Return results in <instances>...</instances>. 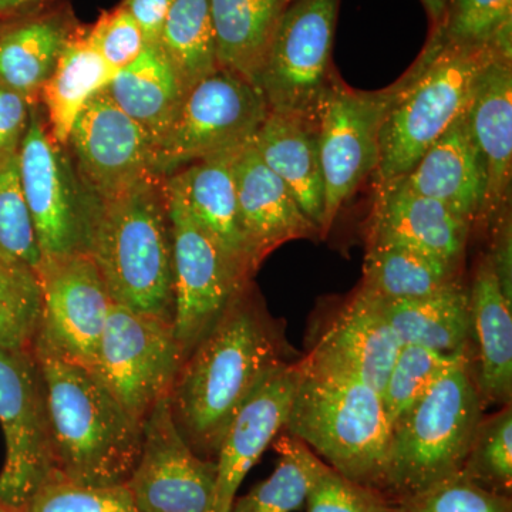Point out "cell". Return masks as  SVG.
<instances>
[{"instance_id": "30bf717a", "label": "cell", "mask_w": 512, "mask_h": 512, "mask_svg": "<svg viewBox=\"0 0 512 512\" xmlns=\"http://www.w3.org/2000/svg\"><path fill=\"white\" fill-rule=\"evenodd\" d=\"M340 0H291L256 87L272 113L316 124L320 100L338 74L332 53Z\"/></svg>"}, {"instance_id": "8d00e7d4", "label": "cell", "mask_w": 512, "mask_h": 512, "mask_svg": "<svg viewBox=\"0 0 512 512\" xmlns=\"http://www.w3.org/2000/svg\"><path fill=\"white\" fill-rule=\"evenodd\" d=\"M471 352L444 355L416 345H403L382 393L390 426L419 402L431 386L461 357Z\"/></svg>"}, {"instance_id": "c3c4849f", "label": "cell", "mask_w": 512, "mask_h": 512, "mask_svg": "<svg viewBox=\"0 0 512 512\" xmlns=\"http://www.w3.org/2000/svg\"><path fill=\"white\" fill-rule=\"evenodd\" d=\"M375 512H397L396 507L392 503H384L380 505Z\"/></svg>"}, {"instance_id": "ffe728a7", "label": "cell", "mask_w": 512, "mask_h": 512, "mask_svg": "<svg viewBox=\"0 0 512 512\" xmlns=\"http://www.w3.org/2000/svg\"><path fill=\"white\" fill-rule=\"evenodd\" d=\"M467 109L431 144L410 173L390 184L440 201L474 228L484 225L487 178Z\"/></svg>"}, {"instance_id": "e575fe53", "label": "cell", "mask_w": 512, "mask_h": 512, "mask_svg": "<svg viewBox=\"0 0 512 512\" xmlns=\"http://www.w3.org/2000/svg\"><path fill=\"white\" fill-rule=\"evenodd\" d=\"M42 311V286L36 272L0 258V350L33 349Z\"/></svg>"}, {"instance_id": "7dc6e473", "label": "cell", "mask_w": 512, "mask_h": 512, "mask_svg": "<svg viewBox=\"0 0 512 512\" xmlns=\"http://www.w3.org/2000/svg\"><path fill=\"white\" fill-rule=\"evenodd\" d=\"M430 20V30L439 25L447 0H420Z\"/></svg>"}, {"instance_id": "2e32d148", "label": "cell", "mask_w": 512, "mask_h": 512, "mask_svg": "<svg viewBox=\"0 0 512 512\" xmlns=\"http://www.w3.org/2000/svg\"><path fill=\"white\" fill-rule=\"evenodd\" d=\"M67 150L84 190L104 200L153 174L154 146L107 90L93 97L74 121Z\"/></svg>"}, {"instance_id": "7a4b0ae2", "label": "cell", "mask_w": 512, "mask_h": 512, "mask_svg": "<svg viewBox=\"0 0 512 512\" xmlns=\"http://www.w3.org/2000/svg\"><path fill=\"white\" fill-rule=\"evenodd\" d=\"M33 355L45 382L56 476L92 487L126 484L140 458L143 423L92 370L37 338Z\"/></svg>"}, {"instance_id": "5b68a950", "label": "cell", "mask_w": 512, "mask_h": 512, "mask_svg": "<svg viewBox=\"0 0 512 512\" xmlns=\"http://www.w3.org/2000/svg\"><path fill=\"white\" fill-rule=\"evenodd\" d=\"M473 356L461 357L394 421L382 483L389 503L460 474L484 416Z\"/></svg>"}, {"instance_id": "ac0fdd59", "label": "cell", "mask_w": 512, "mask_h": 512, "mask_svg": "<svg viewBox=\"0 0 512 512\" xmlns=\"http://www.w3.org/2000/svg\"><path fill=\"white\" fill-rule=\"evenodd\" d=\"M402 346L376 303L356 291L323 323L305 356L349 373L382 394Z\"/></svg>"}, {"instance_id": "e0dca14e", "label": "cell", "mask_w": 512, "mask_h": 512, "mask_svg": "<svg viewBox=\"0 0 512 512\" xmlns=\"http://www.w3.org/2000/svg\"><path fill=\"white\" fill-rule=\"evenodd\" d=\"M299 376V360L272 373L241 407L217 456V483L208 512H229L249 470L284 431Z\"/></svg>"}, {"instance_id": "ba28073f", "label": "cell", "mask_w": 512, "mask_h": 512, "mask_svg": "<svg viewBox=\"0 0 512 512\" xmlns=\"http://www.w3.org/2000/svg\"><path fill=\"white\" fill-rule=\"evenodd\" d=\"M268 114L258 87L218 69L185 94L170 130L154 147L153 174L165 178L187 165L245 146Z\"/></svg>"}, {"instance_id": "74e56055", "label": "cell", "mask_w": 512, "mask_h": 512, "mask_svg": "<svg viewBox=\"0 0 512 512\" xmlns=\"http://www.w3.org/2000/svg\"><path fill=\"white\" fill-rule=\"evenodd\" d=\"M0 258L39 274L43 258L20 181L19 156L0 164Z\"/></svg>"}, {"instance_id": "f35d334b", "label": "cell", "mask_w": 512, "mask_h": 512, "mask_svg": "<svg viewBox=\"0 0 512 512\" xmlns=\"http://www.w3.org/2000/svg\"><path fill=\"white\" fill-rule=\"evenodd\" d=\"M25 512H138L126 485L92 487L53 474Z\"/></svg>"}, {"instance_id": "603a6c76", "label": "cell", "mask_w": 512, "mask_h": 512, "mask_svg": "<svg viewBox=\"0 0 512 512\" xmlns=\"http://www.w3.org/2000/svg\"><path fill=\"white\" fill-rule=\"evenodd\" d=\"M474 143L487 178L485 227L511 207L512 59L497 57L481 74L467 109Z\"/></svg>"}, {"instance_id": "83f0119b", "label": "cell", "mask_w": 512, "mask_h": 512, "mask_svg": "<svg viewBox=\"0 0 512 512\" xmlns=\"http://www.w3.org/2000/svg\"><path fill=\"white\" fill-rule=\"evenodd\" d=\"M372 301L402 345L421 346L444 355L471 352L470 295L463 281L423 298Z\"/></svg>"}, {"instance_id": "9a60e30c", "label": "cell", "mask_w": 512, "mask_h": 512, "mask_svg": "<svg viewBox=\"0 0 512 512\" xmlns=\"http://www.w3.org/2000/svg\"><path fill=\"white\" fill-rule=\"evenodd\" d=\"M43 311L37 339L92 370L113 299L89 254L43 262Z\"/></svg>"}, {"instance_id": "44dd1931", "label": "cell", "mask_w": 512, "mask_h": 512, "mask_svg": "<svg viewBox=\"0 0 512 512\" xmlns=\"http://www.w3.org/2000/svg\"><path fill=\"white\" fill-rule=\"evenodd\" d=\"M471 229L470 222L440 201L396 184L375 190L369 245H403L461 266Z\"/></svg>"}, {"instance_id": "f6af8a7d", "label": "cell", "mask_w": 512, "mask_h": 512, "mask_svg": "<svg viewBox=\"0 0 512 512\" xmlns=\"http://www.w3.org/2000/svg\"><path fill=\"white\" fill-rule=\"evenodd\" d=\"M174 0H123L121 5L136 19L147 45H160L161 32Z\"/></svg>"}, {"instance_id": "60d3db41", "label": "cell", "mask_w": 512, "mask_h": 512, "mask_svg": "<svg viewBox=\"0 0 512 512\" xmlns=\"http://www.w3.org/2000/svg\"><path fill=\"white\" fill-rule=\"evenodd\" d=\"M90 42L114 72L133 63L147 46L143 30L123 5L101 13L87 28Z\"/></svg>"}, {"instance_id": "4fadbf2b", "label": "cell", "mask_w": 512, "mask_h": 512, "mask_svg": "<svg viewBox=\"0 0 512 512\" xmlns=\"http://www.w3.org/2000/svg\"><path fill=\"white\" fill-rule=\"evenodd\" d=\"M164 188L173 235V329L185 360L252 279L235 268L165 181Z\"/></svg>"}, {"instance_id": "d590c367", "label": "cell", "mask_w": 512, "mask_h": 512, "mask_svg": "<svg viewBox=\"0 0 512 512\" xmlns=\"http://www.w3.org/2000/svg\"><path fill=\"white\" fill-rule=\"evenodd\" d=\"M460 476L488 493L512 495L511 404L478 423Z\"/></svg>"}, {"instance_id": "6da1fadb", "label": "cell", "mask_w": 512, "mask_h": 512, "mask_svg": "<svg viewBox=\"0 0 512 512\" xmlns=\"http://www.w3.org/2000/svg\"><path fill=\"white\" fill-rule=\"evenodd\" d=\"M293 357L284 328L249 282L184 360L168 394L175 426L192 450L217 461L241 407Z\"/></svg>"}, {"instance_id": "d6986e66", "label": "cell", "mask_w": 512, "mask_h": 512, "mask_svg": "<svg viewBox=\"0 0 512 512\" xmlns=\"http://www.w3.org/2000/svg\"><path fill=\"white\" fill-rule=\"evenodd\" d=\"M242 228L256 269L286 242L322 239L278 175L256 153L252 140L232 160Z\"/></svg>"}, {"instance_id": "7402d4cb", "label": "cell", "mask_w": 512, "mask_h": 512, "mask_svg": "<svg viewBox=\"0 0 512 512\" xmlns=\"http://www.w3.org/2000/svg\"><path fill=\"white\" fill-rule=\"evenodd\" d=\"M237 150L197 161L164 178L165 184L180 195L192 217L214 239L229 261L245 278L258 269L249 252L239 215L232 160Z\"/></svg>"}, {"instance_id": "4316f807", "label": "cell", "mask_w": 512, "mask_h": 512, "mask_svg": "<svg viewBox=\"0 0 512 512\" xmlns=\"http://www.w3.org/2000/svg\"><path fill=\"white\" fill-rule=\"evenodd\" d=\"M106 90L146 131L154 147L170 130L187 94L180 74L160 45L144 47L133 63L114 74Z\"/></svg>"}, {"instance_id": "8992f818", "label": "cell", "mask_w": 512, "mask_h": 512, "mask_svg": "<svg viewBox=\"0 0 512 512\" xmlns=\"http://www.w3.org/2000/svg\"><path fill=\"white\" fill-rule=\"evenodd\" d=\"M504 56L491 47H447L439 52L424 47L404 74L382 133L375 188L400 180L467 109L481 74ZM512 59V57H508Z\"/></svg>"}, {"instance_id": "b9f144b4", "label": "cell", "mask_w": 512, "mask_h": 512, "mask_svg": "<svg viewBox=\"0 0 512 512\" xmlns=\"http://www.w3.org/2000/svg\"><path fill=\"white\" fill-rule=\"evenodd\" d=\"M389 503L382 494L349 480L325 463L315 477L308 495L306 512H375Z\"/></svg>"}, {"instance_id": "f1b7e54d", "label": "cell", "mask_w": 512, "mask_h": 512, "mask_svg": "<svg viewBox=\"0 0 512 512\" xmlns=\"http://www.w3.org/2000/svg\"><path fill=\"white\" fill-rule=\"evenodd\" d=\"M291 0H210L218 69L258 83Z\"/></svg>"}, {"instance_id": "52a82bcc", "label": "cell", "mask_w": 512, "mask_h": 512, "mask_svg": "<svg viewBox=\"0 0 512 512\" xmlns=\"http://www.w3.org/2000/svg\"><path fill=\"white\" fill-rule=\"evenodd\" d=\"M403 84L404 76L386 89L365 92L336 74L323 94L316 116L325 184L322 239L346 202L376 173L383 123Z\"/></svg>"}, {"instance_id": "ab89813d", "label": "cell", "mask_w": 512, "mask_h": 512, "mask_svg": "<svg viewBox=\"0 0 512 512\" xmlns=\"http://www.w3.org/2000/svg\"><path fill=\"white\" fill-rule=\"evenodd\" d=\"M393 504L397 512H512V498L488 493L460 474Z\"/></svg>"}, {"instance_id": "681fc988", "label": "cell", "mask_w": 512, "mask_h": 512, "mask_svg": "<svg viewBox=\"0 0 512 512\" xmlns=\"http://www.w3.org/2000/svg\"><path fill=\"white\" fill-rule=\"evenodd\" d=\"M0 512H15V511L9 510L8 507H5V505L0 504Z\"/></svg>"}, {"instance_id": "d4e9b609", "label": "cell", "mask_w": 512, "mask_h": 512, "mask_svg": "<svg viewBox=\"0 0 512 512\" xmlns=\"http://www.w3.org/2000/svg\"><path fill=\"white\" fill-rule=\"evenodd\" d=\"M79 25L67 2L5 23L0 29V80L30 104L39 103L67 40Z\"/></svg>"}, {"instance_id": "5bb4252c", "label": "cell", "mask_w": 512, "mask_h": 512, "mask_svg": "<svg viewBox=\"0 0 512 512\" xmlns=\"http://www.w3.org/2000/svg\"><path fill=\"white\" fill-rule=\"evenodd\" d=\"M215 483L217 461L192 450L164 397L143 421L140 458L124 484L138 512H208Z\"/></svg>"}, {"instance_id": "f546056e", "label": "cell", "mask_w": 512, "mask_h": 512, "mask_svg": "<svg viewBox=\"0 0 512 512\" xmlns=\"http://www.w3.org/2000/svg\"><path fill=\"white\" fill-rule=\"evenodd\" d=\"M87 28L79 25L74 30L40 94L47 128L63 147L84 107L109 87L116 74L90 42Z\"/></svg>"}, {"instance_id": "7bdbcfd3", "label": "cell", "mask_w": 512, "mask_h": 512, "mask_svg": "<svg viewBox=\"0 0 512 512\" xmlns=\"http://www.w3.org/2000/svg\"><path fill=\"white\" fill-rule=\"evenodd\" d=\"M33 106L0 80V164L19 156Z\"/></svg>"}, {"instance_id": "1f68e13d", "label": "cell", "mask_w": 512, "mask_h": 512, "mask_svg": "<svg viewBox=\"0 0 512 512\" xmlns=\"http://www.w3.org/2000/svg\"><path fill=\"white\" fill-rule=\"evenodd\" d=\"M160 46L187 92L217 72L210 0H174L164 22Z\"/></svg>"}, {"instance_id": "d6a6232c", "label": "cell", "mask_w": 512, "mask_h": 512, "mask_svg": "<svg viewBox=\"0 0 512 512\" xmlns=\"http://www.w3.org/2000/svg\"><path fill=\"white\" fill-rule=\"evenodd\" d=\"M274 443L279 454L274 473L244 497L235 498L229 512H293L305 507L309 487L325 461L291 434Z\"/></svg>"}, {"instance_id": "f907efd6", "label": "cell", "mask_w": 512, "mask_h": 512, "mask_svg": "<svg viewBox=\"0 0 512 512\" xmlns=\"http://www.w3.org/2000/svg\"><path fill=\"white\" fill-rule=\"evenodd\" d=\"M8 23V22H5ZM5 23H0V29H2V26L5 25Z\"/></svg>"}, {"instance_id": "7c38bea8", "label": "cell", "mask_w": 512, "mask_h": 512, "mask_svg": "<svg viewBox=\"0 0 512 512\" xmlns=\"http://www.w3.org/2000/svg\"><path fill=\"white\" fill-rule=\"evenodd\" d=\"M183 363L171 323L113 302L92 372L127 413L143 423Z\"/></svg>"}, {"instance_id": "cb8c5ba5", "label": "cell", "mask_w": 512, "mask_h": 512, "mask_svg": "<svg viewBox=\"0 0 512 512\" xmlns=\"http://www.w3.org/2000/svg\"><path fill=\"white\" fill-rule=\"evenodd\" d=\"M470 295L474 370L484 409L512 400V302L507 301L485 254L474 272Z\"/></svg>"}, {"instance_id": "ee69618b", "label": "cell", "mask_w": 512, "mask_h": 512, "mask_svg": "<svg viewBox=\"0 0 512 512\" xmlns=\"http://www.w3.org/2000/svg\"><path fill=\"white\" fill-rule=\"evenodd\" d=\"M493 245L488 252L491 264L500 282L507 301L512 302V224L511 207L505 208L497 215L493 224Z\"/></svg>"}, {"instance_id": "8fae6325", "label": "cell", "mask_w": 512, "mask_h": 512, "mask_svg": "<svg viewBox=\"0 0 512 512\" xmlns=\"http://www.w3.org/2000/svg\"><path fill=\"white\" fill-rule=\"evenodd\" d=\"M0 426L6 443L0 504L25 512L55 474L45 382L33 349L0 350Z\"/></svg>"}, {"instance_id": "484cf974", "label": "cell", "mask_w": 512, "mask_h": 512, "mask_svg": "<svg viewBox=\"0 0 512 512\" xmlns=\"http://www.w3.org/2000/svg\"><path fill=\"white\" fill-rule=\"evenodd\" d=\"M252 144L266 167L281 178L303 214L322 235L325 184L316 124L269 111Z\"/></svg>"}, {"instance_id": "836d02e7", "label": "cell", "mask_w": 512, "mask_h": 512, "mask_svg": "<svg viewBox=\"0 0 512 512\" xmlns=\"http://www.w3.org/2000/svg\"><path fill=\"white\" fill-rule=\"evenodd\" d=\"M427 49L491 47L512 57V0H447Z\"/></svg>"}, {"instance_id": "9c48e42d", "label": "cell", "mask_w": 512, "mask_h": 512, "mask_svg": "<svg viewBox=\"0 0 512 512\" xmlns=\"http://www.w3.org/2000/svg\"><path fill=\"white\" fill-rule=\"evenodd\" d=\"M19 170L43 262L89 254L96 198L84 190L67 148L50 134L39 103L30 111Z\"/></svg>"}, {"instance_id": "277c9868", "label": "cell", "mask_w": 512, "mask_h": 512, "mask_svg": "<svg viewBox=\"0 0 512 512\" xmlns=\"http://www.w3.org/2000/svg\"><path fill=\"white\" fill-rule=\"evenodd\" d=\"M390 430L376 389L342 370L299 359L285 433L342 476L382 494Z\"/></svg>"}, {"instance_id": "3957f363", "label": "cell", "mask_w": 512, "mask_h": 512, "mask_svg": "<svg viewBox=\"0 0 512 512\" xmlns=\"http://www.w3.org/2000/svg\"><path fill=\"white\" fill-rule=\"evenodd\" d=\"M89 255L114 303L173 325V235L164 178L147 175L96 200Z\"/></svg>"}, {"instance_id": "bcb514c9", "label": "cell", "mask_w": 512, "mask_h": 512, "mask_svg": "<svg viewBox=\"0 0 512 512\" xmlns=\"http://www.w3.org/2000/svg\"><path fill=\"white\" fill-rule=\"evenodd\" d=\"M66 0H0V23L25 18Z\"/></svg>"}, {"instance_id": "4dcf8cb0", "label": "cell", "mask_w": 512, "mask_h": 512, "mask_svg": "<svg viewBox=\"0 0 512 512\" xmlns=\"http://www.w3.org/2000/svg\"><path fill=\"white\" fill-rule=\"evenodd\" d=\"M461 282L460 266L394 244L367 248L363 278L357 291L375 301L423 298Z\"/></svg>"}]
</instances>
